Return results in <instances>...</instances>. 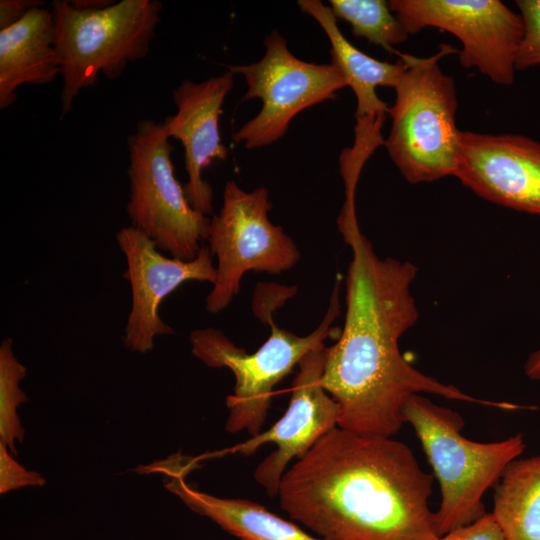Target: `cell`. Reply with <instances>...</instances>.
Wrapping results in <instances>:
<instances>
[{
  "label": "cell",
  "mask_w": 540,
  "mask_h": 540,
  "mask_svg": "<svg viewBox=\"0 0 540 540\" xmlns=\"http://www.w3.org/2000/svg\"><path fill=\"white\" fill-rule=\"evenodd\" d=\"M491 515L505 540H540V454L516 458L494 485Z\"/></svg>",
  "instance_id": "18"
},
{
  "label": "cell",
  "mask_w": 540,
  "mask_h": 540,
  "mask_svg": "<svg viewBox=\"0 0 540 540\" xmlns=\"http://www.w3.org/2000/svg\"><path fill=\"white\" fill-rule=\"evenodd\" d=\"M524 373L527 378L540 381V347L527 357Z\"/></svg>",
  "instance_id": "26"
},
{
  "label": "cell",
  "mask_w": 540,
  "mask_h": 540,
  "mask_svg": "<svg viewBox=\"0 0 540 540\" xmlns=\"http://www.w3.org/2000/svg\"><path fill=\"white\" fill-rule=\"evenodd\" d=\"M433 478L403 442L336 427L286 470L277 497L322 540H439Z\"/></svg>",
  "instance_id": "2"
},
{
  "label": "cell",
  "mask_w": 540,
  "mask_h": 540,
  "mask_svg": "<svg viewBox=\"0 0 540 540\" xmlns=\"http://www.w3.org/2000/svg\"><path fill=\"white\" fill-rule=\"evenodd\" d=\"M390 9L411 35L434 27L462 44L460 64L476 68L498 85L510 86L523 37L519 13L499 0H391Z\"/></svg>",
  "instance_id": "10"
},
{
  "label": "cell",
  "mask_w": 540,
  "mask_h": 540,
  "mask_svg": "<svg viewBox=\"0 0 540 540\" xmlns=\"http://www.w3.org/2000/svg\"><path fill=\"white\" fill-rule=\"evenodd\" d=\"M325 359L324 344L308 352L298 364L284 415L268 430L232 449L247 457L264 444L276 445V449L258 464L253 473L254 480L270 497L278 495L288 464L293 459L304 457L323 436L338 427V405L322 384Z\"/></svg>",
  "instance_id": "11"
},
{
  "label": "cell",
  "mask_w": 540,
  "mask_h": 540,
  "mask_svg": "<svg viewBox=\"0 0 540 540\" xmlns=\"http://www.w3.org/2000/svg\"><path fill=\"white\" fill-rule=\"evenodd\" d=\"M454 177L479 197L540 217V142L461 131Z\"/></svg>",
  "instance_id": "13"
},
{
  "label": "cell",
  "mask_w": 540,
  "mask_h": 540,
  "mask_svg": "<svg viewBox=\"0 0 540 540\" xmlns=\"http://www.w3.org/2000/svg\"><path fill=\"white\" fill-rule=\"evenodd\" d=\"M337 19L351 26L353 36L365 38L386 51L398 54L394 45L405 42L409 34L384 0H330Z\"/></svg>",
  "instance_id": "19"
},
{
  "label": "cell",
  "mask_w": 540,
  "mask_h": 540,
  "mask_svg": "<svg viewBox=\"0 0 540 540\" xmlns=\"http://www.w3.org/2000/svg\"><path fill=\"white\" fill-rule=\"evenodd\" d=\"M116 240L126 258L123 277L132 292L123 344L144 354L153 349L155 337L174 333L159 315L162 301L187 281L214 284L217 271L209 246H201L193 260L183 261L162 254L151 238L132 225L118 230Z\"/></svg>",
  "instance_id": "12"
},
{
  "label": "cell",
  "mask_w": 540,
  "mask_h": 540,
  "mask_svg": "<svg viewBox=\"0 0 540 540\" xmlns=\"http://www.w3.org/2000/svg\"><path fill=\"white\" fill-rule=\"evenodd\" d=\"M197 467H199L198 458L173 454L164 460L139 466L136 468V472L141 474L163 473L168 477H186L191 470Z\"/></svg>",
  "instance_id": "24"
},
{
  "label": "cell",
  "mask_w": 540,
  "mask_h": 540,
  "mask_svg": "<svg viewBox=\"0 0 540 540\" xmlns=\"http://www.w3.org/2000/svg\"><path fill=\"white\" fill-rule=\"evenodd\" d=\"M70 4L81 10H99L108 7L114 1L111 0H73Z\"/></svg>",
  "instance_id": "27"
},
{
  "label": "cell",
  "mask_w": 540,
  "mask_h": 540,
  "mask_svg": "<svg viewBox=\"0 0 540 540\" xmlns=\"http://www.w3.org/2000/svg\"><path fill=\"white\" fill-rule=\"evenodd\" d=\"M340 279L334 284L328 309L318 327L298 336L280 328L273 312L295 294V287L259 284L253 299V312L270 335L253 353L236 346L215 328L196 329L189 341L193 355L210 368H228L235 377L233 393L226 398L229 414L225 430L231 434L246 431L251 437L262 432L271 406L274 387L289 375L302 358L331 336L332 324L340 314Z\"/></svg>",
  "instance_id": "3"
},
{
  "label": "cell",
  "mask_w": 540,
  "mask_h": 540,
  "mask_svg": "<svg viewBox=\"0 0 540 540\" xmlns=\"http://www.w3.org/2000/svg\"><path fill=\"white\" fill-rule=\"evenodd\" d=\"M439 540H505L491 513L477 521L442 535Z\"/></svg>",
  "instance_id": "23"
},
{
  "label": "cell",
  "mask_w": 540,
  "mask_h": 540,
  "mask_svg": "<svg viewBox=\"0 0 540 540\" xmlns=\"http://www.w3.org/2000/svg\"><path fill=\"white\" fill-rule=\"evenodd\" d=\"M403 419L412 426L439 483L441 502L435 512L439 535L484 516L483 495L524 452L523 434L493 442L472 441L461 434L465 423L459 413L422 394L405 400Z\"/></svg>",
  "instance_id": "5"
},
{
  "label": "cell",
  "mask_w": 540,
  "mask_h": 540,
  "mask_svg": "<svg viewBox=\"0 0 540 540\" xmlns=\"http://www.w3.org/2000/svg\"><path fill=\"white\" fill-rule=\"evenodd\" d=\"M168 479L164 487L188 508L208 517L240 540H322L256 502L201 492L189 485L185 477Z\"/></svg>",
  "instance_id": "17"
},
{
  "label": "cell",
  "mask_w": 540,
  "mask_h": 540,
  "mask_svg": "<svg viewBox=\"0 0 540 540\" xmlns=\"http://www.w3.org/2000/svg\"><path fill=\"white\" fill-rule=\"evenodd\" d=\"M457 52L443 43L429 57L397 54L403 69L388 109L391 128L384 146L409 183L454 176L461 133L456 125L457 91L454 78L442 71L439 62Z\"/></svg>",
  "instance_id": "4"
},
{
  "label": "cell",
  "mask_w": 540,
  "mask_h": 540,
  "mask_svg": "<svg viewBox=\"0 0 540 540\" xmlns=\"http://www.w3.org/2000/svg\"><path fill=\"white\" fill-rule=\"evenodd\" d=\"M55 43L53 15L44 6L0 30L1 110L14 104L20 86L47 85L61 75Z\"/></svg>",
  "instance_id": "15"
},
{
  "label": "cell",
  "mask_w": 540,
  "mask_h": 540,
  "mask_svg": "<svg viewBox=\"0 0 540 540\" xmlns=\"http://www.w3.org/2000/svg\"><path fill=\"white\" fill-rule=\"evenodd\" d=\"M264 46L265 54L257 62L228 67L247 83L243 100L260 99L262 103L257 115L233 135L234 142L247 149L278 141L297 114L326 100H335L337 91L348 86L334 64H316L295 57L277 30L265 37Z\"/></svg>",
  "instance_id": "9"
},
{
  "label": "cell",
  "mask_w": 540,
  "mask_h": 540,
  "mask_svg": "<svg viewBox=\"0 0 540 540\" xmlns=\"http://www.w3.org/2000/svg\"><path fill=\"white\" fill-rule=\"evenodd\" d=\"M271 208L265 187L247 192L233 180L226 182L222 208L210 219L208 242L217 276L205 300L208 312L219 313L230 304L248 271L279 274L299 261L295 242L270 221Z\"/></svg>",
  "instance_id": "8"
},
{
  "label": "cell",
  "mask_w": 540,
  "mask_h": 540,
  "mask_svg": "<svg viewBox=\"0 0 540 540\" xmlns=\"http://www.w3.org/2000/svg\"><path fill=\"white\" fill-rule=\"evenodd\" d=\"M233 83L234 74L229 70L201 82L183 80L172 92L177 111L163 122L167 136L179 140L184 147L186 198L204 215L213 211V189L202 173L213 162L228 156L220 135L219 119Z\"/></svg>",
  "instance_id": "14"
},
{
  "label": "cell",
  "mask_w": 540,
  "mask_h": 540,
  "mask_svg": "<svg viewBox=\"0 0 540 540\" xmlns=\"http://www.w3.org/2000/svg\"><path fill=\"white\" fill-rule=\"evenodd\" d=\"M26 376V367L19 362L13 351V340L6 338L0 345V442L13 455L18 452L15 441L23 442L25 430L17 415V408L29 398L20 388Z\"/></svg>",
  "instance_id": "20"
},
{
  "label": "cell",
  "mask_w": 540,
  "mask_h": 540,
  "mask_svg": "<svg viewBox=\"0 0 540 540\" xmlns=\"http://www.w3.org/2000/svg\"><path fill=\"white\" fill-rule=\"evenodd\" d=\"M337 225L352 259L346 277L344 326L337 342L326 347L322 384L338 405V427L393 437L404 424L405 400L423 393L519 409L465 393L422 373L403 357L400 338L419 318L411 293L418 269L410 261L380 258L360 231L357 217L339 215Z\"/></svg>",
  "instance_id": "1"
},
{
  "label": "cell",
  "mask_w": 540,
  "mask_h": 540,
  "mask_svg": "<svg viewBox=\"0 0 540 540\" xmlns=\"http://www.w3.org/2000/svg\"><path fill=\"white\" fill-rule=\"evenodd\" d=\"M163 122L142 119L127 139L131 225L151 238L160 251L193 260L208 240L210 218L188 202L174 173L173 146Z\"/></svg>",
  "instance_id": "7"
},
{
  "label": "cell",
  "mask_w": 540,
  "mask_h": 540,
  "mask_svg": "<svg viewBox=\"0 0 540 540\" xmlns=\"http://www.w3.org/2000/svg\"><path fill=\"white\" fill-rule=\"evenodd\" d=\"M43 6L44 3L40 0H1L0 30L16 24L30 11Z\"/></svg>",
  "instance_id": "25"
},
{
  "label": "cell",
  "mask_w": 540,
  "mask_h": 540,
  "mask_svg": "<svg viewBox=\"0 0 540 540\" xmlns=\"http://www.w3.org/2000/svg\"><path fill=\"white\" fill-rule=\"evenodd\" d=\"M158 0L114 1L99 10H81L68 0H54L56 55L63 85L61 118L73 108L79 93L103 75L119 78L129 63L145 58L160 22Z\"/></svg>",
  "instance_id": "6"
},
{
  "label": "cell",
  "mask_w": 540,
  "mask_h": 540,
  "mask_svg": "<svg viewBox=\"0 0 540 540\" xmlns=\"http://www.w3.org/2000/svg\"><path fill=\"white\" fill-rule=\"evenodd\" d=\"M523 21V37L517 52L516 70L540 65V0H517Z\"/></svg>",
  "instance_id": "21"
},
{
  "label": "cell",
  "mask_w": 540,
  "mask_h": 540,
  "mask_svg": "<svg viewBox=\"0 0 540 540\" xmlns=\"http://www.w3.org/2000/svg\"><path fill=\"white\" fill-rule=\"evenodd\" d=\"M303 13L310 15L322 27L331 44V63L344 75L356 97L355 119L386 116L389 106L377 95L380 86L394 88L403 69L395 63L375 59L351 44L340 31L330 6L320 0H299Z\"/></svg>",
  "instance_id": "16"
},
{
  "label": "cell",
  "mask_w": 540,
  "mask_h": 540,
  "mask_svg": "<svg viewBox=\"0 0 540 540\" xmlns=\"http://www.w3.org/2000/svg\"><path fill=\"white\" fill-rule=\"evenodd\" d=\"M45 478L38 472L29 471L18 463L0 442V494L27 486L41 487Z\"/></svg>",
  "instance_id": "22"
}]
</instances>
